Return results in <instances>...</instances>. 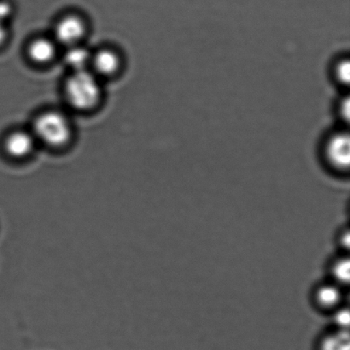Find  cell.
I'll use <instances>...</instances> for the list:
<instances>
[{
	"mask_svg": "<svg viewBox=\"0 0 350 350\" xmlns=\"http://www.w3.org/2000/svg\"><path fill=\"white\" fill-rule=\"evenodd\" d=\"M85 33V23L81 17L68 15L60 19L55 27V41L67 47L75 46L80 42Z\"/></svg>",
	"mask_w": 350,
	"mask_h": 350,
	"instance_id": "277c9868",
	"label": "cell"
},
{
	"mask_svg": "<svg viewBox=\"0 0 350 350\" xmlns=\"http://www.w3.org/2000/svg\"><path fill=\"white\" fill-rule=\"evenodd\" d=\"M68 103L79 111L95 108L101 99V86L98 75L88 70L75 71L65 84Z\"/></svg>",
	"mask_w": 350,
	"mask_h": 350,
	"instance_id": "6da1fadb",
	"label": "cell"
},
{
	"mask_svg": "<svg viewBox=\"0 0 350 350\" xmlns=\"http://www.w3.org/2000/svg\"><path fill=\"white\" fill-rule=\"evenodd\" d=\"M342 287L334 282L320 284L314 292V301L319 310L335 311L342 301Z\"/></svg>",
	"mask_w": 350,
	"mask_h": 350,
	"instance_id": "5b68a950",
	"label": "cell"
},
{
	"mask_svg": "<svg viewBox=\"0 0 350 350\" xmlns=\"http://www.w3.org/2000/svg\"><path fill=\"white\" fill-rule=\"evenodd\" d=\"M92 55L87 48L75 45L68 47L64 55L65 63L73 72L88 70L89 64H91Z\"/></svg>",
	"mask_w": 350,
	"mask_h": 350,
	"instance_id": "9c48e42d",
	"label": "cell"
},
{
	"mask_svg": "<svg viewBox=\"0 0 350 350\" xmlns=\"http://www.w3.org/2000/svg\"><path fill=\"white\" fill-rule=\"evenodd\" d=\"M330 275L332 282L341 287L347 286L350 279V262L348 257H339L331 264Z\"/></svg>",
	"mask_w": 350,
	"mask_h": 350,
	"instance_id": "8fae6325",
	"label": "cell"
},
{
	"mask_svg": "<svg viewBox=\"0 0 350 350\" xmlns=\"http://www.w3.org/2000/svg\"><path fill=\"white\" fill-rule=\"evenodd\" d=\"M334 322L337 329L349 330V310L348 308H338L334 311Z\"/></svg>",
	"mask_w": 350,
	"mask_h": 350,
	"instance_id": "7c38bea8",
	"label": "cell"
},
{
	"mask_svg": "<svg viewBox=\"0 0 350 350\" xmlns=\"http://www.w3.org/2000/svg\"><path fill=\"white\" fill-rule=\"evenodd\" d=\"M34 137L26 132H15L6 137L3 147L8 155L15 159H24L29 156L34 147Z\"/></svg>",
	"mask_w": 350,
	"mask_h": 350,
	"instance_id": "8992f818",
	"label": "cell"
},
{
	"mask_svg": "<svg viewBox=\"0 0 350 350\" xmlns=\"http://www.w3.org/2000/svg\"><path fill=\"white\" fill-rule=\"evenodd\" d=\"M91 64L96 75L109 77L118 71L121 62L114 51L103 49L92 55Z\"/></svg>",
	"mask_w": 350,
	"mask_h": 350,
	"instance_id": "52a82bcc",
	"label": "cell"
},
{
	"mask_svg": "<svg viewBox=\"0 0 350 350\" xmlns=\"http://www.w3.org/2000/svg\"><path fill=\"white\" fill-rule=\"evenodd\" d=\"M349 137L342 133L332 136L325 147V158L332 170L348 173L350 160Z\"/></svg>",
	"mask_w": 350,
	"mask_h": 350,
	"instance_id": "3957f363",
	"label": "cell"
},
{
	"mask_svg": "<svg viewBox=\"0 0 350 350\" xmlns=\"http://www.w3.org/2000/svg\"><path fill=\"white\" fill-rule=\"evenodd\" d=\"M56 41L47 38H38L29 45V58L37 64L49 63L56 56Z\"/></svg>",
	"mask_w": 350,
	"mask_h": 350,
	"instance_id": "ba28073f",
	"label": "cell"
},
{
	"mask_svg": "<svg viewBox=\"0 0 350 350\" xmlns=\"http://www.w3.org/2000/svg\"><path fill=\"white\" fill-rule=\"evenodd\" d=\"M12 5L8 0H0V21L5 23L12 14Z\"/></svg>",
	"mask_w": 350,
	"mask_h": 350,
	"instance_id": "5bb4252c",
	"label": "cell"
},
{
	"mask_svg": "<svg viewBox=\"0 0 350 350\" xmlns=\"http://www.w3.org/2000/svg\"><path fill=\"white\" fill-rule=\"evenodd\" d=\"M337 70V75L339 82L341 84H349V63L348 60L342 61L338 64Z\"/></svg>",
	"mask_w": 350,
	"mask_h": 350,
	"instance_id": "4fadbf2b",
	"label": "cell"
},
{
	"mask_svg": "<svg viewBox=\"0 0 350 350\" xmlns=\"http://www.w3.org/2000/svg\"><path fill=\"white\" fill-rule=\"evenodd\" d=\"M339 243H340L342 248L348 249L349 247V232L346 229L345 232L341 233L339 236Z\"/></svg>",
	"mask_w": 350,
	"mask_h": 350,
	"instance_id": "2e32d148",
	"label": "cell"
},
{
	"mask_svg": "<svg viewBox=\"0 0 350 350\" xmlns=\"http://www.w3.org/2000/svg\"><path fill=\"white\" fill-rule=\"evenodd\" d=\"M72 129L64 115L57 112L42 113L33 123V136L46 145L61 147L70 142Z\"/></svg>",
	"mask_w": 350,
	"mask_h": 350,
	"instance_id": "7a4b0ae2",
	"label": "cell"
},
{
	"mask_svg": "<svg viewBox=\"0 0 350 350\" xmlns=\"http://www.w3.org/2000/svg\"><path fill=\"white\" fill-rule=\"evenodd\" d=\"M7 38H8V30H7L5 23L0 21V47L5 43Z\"/></svg>",
	"mask_w": 350,
	"mask_h": 350,
	"instance_id": "9a60e30c",
	"label": "cell"
},
{
	"mask_svg": "<svg viewBox=\"0 0 350 350\" xmlns=\"http://www.w3.org/2000/svg\"><path fill=\"white\" fill-rule=\"evenodd\" d=\"M318 350H350L349 330L335 329L321 338Z\"/></svg>",
	"mask_w": 350,
	"mask_h": 350,
	"instance_id": "30bf717a",
	"label": "cell"
}]
</instances>
